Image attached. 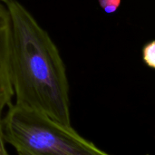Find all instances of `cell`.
Segmentation results:
<instances>
[{
    "instance_id": "5",
    "label": "cell",
    "mask_w": 155,
    "mask_h": 155,
    "mask_svg": "<svg viewBox=\"0 0 155 155\" xmlns=\"http://www.w3.org/2000/svg\"><path fill=\"white\" fill-rule=\"evenodd\" d=\"M102 9L107 14L114 13L121 5V0H98Z\"/></svg>"
},
{
    "instance_id": "2",
    "label": "cell",
    "mask_w": 155,
    "mask_h": 155,
    "mask_svg": "<svg viewBox=\"0 0 155 155\" xmlns=\"http://www.w3.org/2000/svg\"><path fill=\"white\" fill-rule=\"evenodd\" d=\"M2 134L17 155H110L71 125L16 104L2 117Z\"/></svg>"
},
{
    "instance_id": "3",
    "label": "cell",
    "mask_w": 155,
    "mask_h": 155,
    "mask_svg": "<svg viewBox=\"0 0 155 155\" xmlns=\"http://www.w3.org/2000/svg\"><path fill=\"white\" fill-rule=\"evenodd\" d=\"M10 19L5 4L0 2V112L12 104L14 91L9 75Z\"/></svg>"
},
{
    "instance_id": "7",
    "label": "cell",
    "mask_w": 155,
    "mask_h": 155,
    "mask_svg": "<svg viewBox=\"0 0 155 155\" xmlns=\"http://www.w3.org/2000/svg\"><path fill=\"white\" fill-rule=\"evenodd\" d=\"M7 1H10V0H0V2H1V3H4V4L6 3Z\"/></svg>"
},
{
    "instance_id": "6",
    "label": "cell",
    "mask_w": 155,
    "mask_h": 155,
    "mask_svg": "<svg viewBox=\"0 0 155 155\" xmlns=\"http://www.w3.org/2000/svg\"><path fill=\"white\" fill-rule=\"evenodd\" d=\"M2 112H0V155H10L6 150V143L3 138L2 134Z\"/></svg>"
},
{
    "instance_id": "8",
    "label": "cell",
    "mask_w": 155,
    "mask_h": 155,
    "mask_svg": "<svg viewBox=\"0 0 155 155\" xmlns=\"http://www.w3.org/2000/svg\"><path fill=\"white\" fill-rule=\"evenodd\" d=\"M146 155H149V154H146Z\"/></svg>"
},
{
    "instance_id": "1",
    "label": "cell",
    "mask_w": 155,
    "mask_h": 155,
    "mask_svg": "<svg viewBox=\"0 0 155 155\" xmlns=\"http://www.w3.org/2000/svg\"><path fill=\"white\" fill-rule=\"evenodd\" d=\"M5 4L10 19L9 75L15 104L70 126L69 83L56 45L18 0Z\"/></svg>"
},
{
    "instance_id": "4",
    "label": "cell",
    "mask_w": 155,
    "mask_h": 155,
    "mask_svg": "<svg viewBox=\"0 0 155 155\" xmlns=\"http://www.w3.org/2000/svg\"><path fill=\"white\" fill-rule=\"evenodd\" d=\"M143 58L149 67L155 69V40L148 43L143 47Z\"/></svg>"
}]
</instances>
